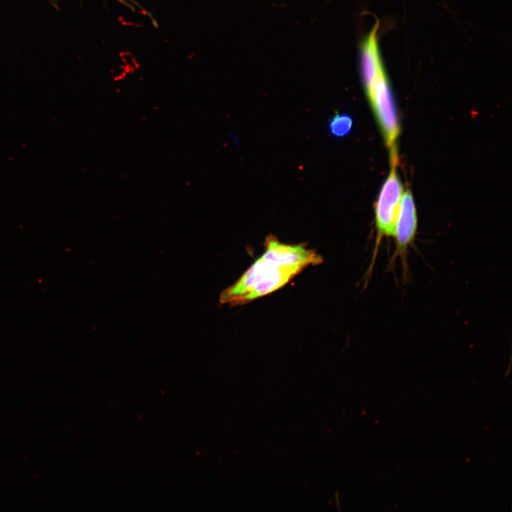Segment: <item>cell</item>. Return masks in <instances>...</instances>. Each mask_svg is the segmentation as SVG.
<instances>
[{"label": "cell", "mask_w": 512, "mask_h": 512, "mask_svg": "<svg viewBox=\"0 0 512 512\" xmlns=\"http://www.w3.org/2000/svg\"><path fill=\"white\" fill-rule=\"evenodd\" d=\"M304 269L300 265H279L261 256L221 292L219 302L231 306L245 304L281 289Z\"/></svg>", "instance_id": "6da1fadb"}, {"label": "cell", "mask_w": 512, "mask_h": 512, "mask_svg": "<svg viewBox=\"0 0 512 512\" xmlns=\"http://www.w3.org/2000/svg\"><path fill=\"white\" fill-rule=\"evenodd\" d=\"M390 149L391 164H397V139L400 127L391 90L384 68L364 87Z\"/></svg>", "instance_id": "7a4b0ae2"}, {"label": "cell", "mask_w": 512, "mask_h": 512, "mask_svg": "<svg viewBox=\"0 0 512 512\" xmlns=\"http://www.w3.org/2000/svg\"><path fill=\"white\" fill-rule=\"evenodd\" d=\"M391 165L390 172L380 190L375 206L377 237L371 265L367 272L368 276L373 268L382 238L394 237L400 201L404 193L402 184L396 172L397 164H391Z\"/></svg>", "instance_id": "3957f363"}, {"label": "cell", "mask_w": 512, "mask_h": 512, "mask_svg": "<svg viewBox=\"0 0 512 512\" xmlns=\"http://www.w3.org/2000/svg\"><path fill=\"white\" fill-rule=\"evenodd\" d=\"M417 229V216L411 192L407 190L401 198L397 217L394 238L395 249L392 260L400 257L404 271L407 269V253L409 246L415 240Z\"/></svg>", "instance_id": "277c9868"}, {"label": "cell", "mask_w": 512, "mask_h": 512, "mask_svg": "<svg viewBox=\"0 0 512 512\" xmlns=\"http://www.w3.org/2000/svg\"><path fill=\"white\" fill-rule=\"evenodd\" d=\"M262 257L282 265H300L304 268L322 262V257L304 244L289 245L281 242L274 235H268L264 242Z\"/></svg>", "instance_id": "5b68a950"}, {"label": "cell", "mask_w": 512, "mask_h": 512, "mask_svg": "<svg viewBox=\"0 0 512 512\" xmlns=\"http://www.w3.org/2000/svg\"><path fill=\"white\" fill-rule=\"evenodd\" d=\"M353 126L351 116L343 113L335 114L329 121V129L332 136L343 137L348 134Z\"/></svg>", "instance_id": "8992f818"}, {"label": "cell", "mask_w": 512, "mask_h": 512, "mask_svg": "<svg viewBox=\"0 0 512 512\" xmlns=\"http://www.w3.org/2000/svg\"><path fill=\"white\" fill-rule=\"evenodd\" d=\"M117 1L132 10H135L136 8L141 9V6L139 5H138L137 3H136L133 0H117Z\"/></svg>", "instance_id": "52a82bcc"}]
</instances>
